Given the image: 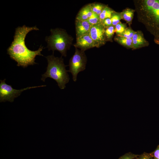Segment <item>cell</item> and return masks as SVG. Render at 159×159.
Segmentation results:
<instances>
[{
    "label": "cell",
    "mask_w": 159,
    "mask_h": 159,
    "mask_svg": "<svg viewBox=\"0 0 159 159\" xmlns=\"http://www.w3.org/2000/svg\"><path fill=\"white\" fill-rule=\"evenodd\" d=\"M39 30L36 26L29 27L25 25L16 28L14 40L7 52L11 58L17 62V66L26 68L33 65L37 64L35 62L37 56H43L41 54L43 47L40 46L37 50L33 51L29 49L25 43V38L29 32Z\"/></svg>",
    "instance_id": "obj_1"
},
{
    "label": "cell",
    "mask_w": 159,
    "mask_h": 159,
    "mask_svg": "<svg viewBox=\"0 0 159 159\" xmlns=\"http://www.w3.org/2000/svg\"><path fill=\"white\" fill-rule=\"evenodd\" d=\"M138 21L142 24L159 45V0H135Z\"/></svg>",
    "instance_id": "obj_2"
},
{
    "label": "cell",
    "mask_w": 159,
    "mask_h": 159,
    "mask_svg": "<svg viewBox=\"0 0 159 159\" xmlns=\"http://www.w3.org/2000/svg\"><path fill=\"white\" fill-rule=\"evenodd\" d=\"M46 58L48 62L47 71L42 75L41 80L44 82L47 78L50 77L57 82L60 89H64L70 79L68 71L66 69L67 66L64 65L63 59L55 57L53 54L47 56Z\"/></svg>",
    "instance_id": "obj_3"
},
{
    "label": "cell",
    "mask_w": 159,
    "mask_h": 159,
    "mask_svg": "<svg viewBox=\"0 0 159 159\" xmlns=\"http://www.w3.org/2000/svg\"><path fill=\"white\" fill-rule=\"evenodd\" d=\"M50 32V35L45 38L49 50H52L53 52L58 51L62 56L66 57L67 51L69 49L73 38L63 29H51Z\"/></svg>",
    "instance_id": "obj_4"
},
{
    "label": "cell",
    "mask_w": 159,
    "mask_h": 159,
    "mask_svg": "<svg viewBox=\"0 0 159 159\" xmlns=\"http://www.w3.org/2000/svg\"><path fill=\"white\" fill-rule=\"evenodd\" d=\"M87 60L84 51L75 48V53L69 60V69L68 71L72 74L74 82L77 80L78 73L85 69Z\"/></svg>",
    "instance_id": "obj_5"
},
{
    "label": "cell",
    "mask_w": 159,
    "mask_h": 159,
    "mask_svg": "<svg viewBox=\"0 0 159 159\" xmlns=\"http://www.w3.org/2000/svg\"><path fill=\"white\" fill-rule=\"evenodd\" d=\"M6 79L1 80L0 83V102L6 101L13 102L15 98L19 96L21 92L24 90L32 88L46 86L42 85L37 86L28 87L21 90H16L13 88L11 85L5 83Z\"/></svg>",
    "instance_id": "obj_6"
},
{
    "label": "cell",
    "mask_w": 159,
    "mask_h": 159,
    "mask_svg": "<svg viewBox=\"0 0 159 159\" xmlns=\"http://www.w3.org/2000/svg\"><path fill=\"white\" fill-rule=\"evenodd\" d=\"M105 28L101 22L91 26L88 34L94 41L95 47L99 48L107 42L105 36Z\"/></svg>",
    "instance_id": "obj_7"
},
{
    "label": "cell",
    "mask_w": 159,
    "mask_h": 159,
    "mask_svg": "<svg viewBox=\"0 0 159 159\" xmlns=\"http://www.w3.org/2000/svg\"><path fill=\"white\" fill-rule=\"evenodd\" d=\"M74 46L75 48H80L81 50L84 52L95 47L94 41L88 34L76 38V42Z\"/></svg>",
    "instance_id": "obj_8"
},
{
    "label": "cell",
    "mask_w": 159,
    "mask_h": 159,
    "mask_svg": "<svg viewBox=\"0 0 159 159\" xmlns=\"http://www.w3.org/2000/svg\"><path fill=\"white\" fill-rule=\"evenodd\" d=\"M132 49H135L148 46L149 43L145 38L142 32L135 31L132 38Z\"/></svg>",
    "instance_id": "obj_9"
},
{
    "label": "cell",
    "mask_w": 159,
    "mask_h": 159,
    "mask_svg": "<svg viewBox=\"0 0 159 159\" xmlns=\"http://www.w3.org/2000/svg\"><path fill=\"white\" fill-rule=\"evenodd\" d=\"M75 26L76 38L88 34L91 27L87 20H75Z\"/></svg>",
    "instance_id": "obj_10"
},
{
    "label": "cell",
    "mask_w": 159,
    "mask_h": 159,
    "mask_svg": "<svg viewBox=\"0 0 159 159\" xmlns=\"http://www.w3.org/2000/svg\"><path fill=\"white\" fill-rule=\"evenodd\" d=\"M92 14L90 4H88L82 7L77 15L76 19L80 21H87Z\"/></svg>",
    "instance_id": "obj_11"
},
{
    "label": "cell",
    "mask_w": 159,
    "mask_h": 159,
    "mask_svg": "<svg viewBox=\"0 0 159 159\" xmlns=\"http://www.w3.org/2000/svg\"><path fill=\"white\" fill-rule=\"evenodd\" d=\"M135 12V9L127 8L121 12L122 19L125 20L130 26L132 24Z\"/></svg>",
    "instance_id": "obj_12"
},
{
    "label": "cell",
    "mask_w": 159,
    "mask_h": 159,
    "mask_svg": "<svg viewBox=\"0 0 159 159\" xmlns=\"http://www.w3.org/2000/svg\"><path fill=\"white\" fill-rule=\"evenodd\" d=\"M114 40L118 44L127 48L132 49V39L116 35L114 37Z\"/></svg>",
    "instance_id": "obj_13"
},
{
    "label": "cell",
    "mask_w": 159,
    "mask_h": 159,
    "mask_svg": "<svg viewBox=\"0 0 159 159\" xmlns=\"http://www.w3.org/2000/svg\"><path fill=\"white\" fill-rule=\"evenodd\" d=\"M116 12L115 11L106 6L103 9L99 15L100 22L106 18H110L112 14Z\"/></svg>",
    "instance_id": "obj_14"
},
{
    "label": "cell",
    "mask_w": 159,
    "mask_h": 159,
    "mask_svg": "<svg viewBox=\"0 0 159 159\" xmlns=\"http://www.w3.org/2000/svg\"><path fill=\"white\" fill-rule=\"evenodd\" d=\"M92 13L100 15L104 8L107 6L99 3H94L90 4Z\"/></svg>",
    "instance_id": "obj_15"
},
{
    "label": "cell",
    "mask_w": 159,
    "mask_h": 159,
    "mask_svg": "<svg viewBox=\"0 0 159 159\" xmlns=\"http://www.w3.org/2000/svg\"><path fill=\"white\" fill-rule=\"evenodd\" d=\"M115 33V26L112 25L105 29V34L107 42H112V38Z\"/></svg>",
    "instance_id": "obj_16"
},
{
    "label": "cell",
    "mask_w": 159,
    "mask_h": 159,
    "mask_svg": "<svg viewBox=\"0 0 159 159\" xmlns=\"http://www.w3.org/2000/svg\"><path fill=\"white\" fill-rule=\"evenodd\" d=\"M110 19L112 21V25L115 26L120 22V20L121 19H122L121 12H117L116 11L113 13Z\"/></svg>",
    "instance_id": "obj_17"
},
{
    "label": "cell",
    "mask_w": 159,
    "mask_h": 159,
    "mask_svg": "<svg viewBox=\"0 0 159 159\" xmlns=\"http://www.w3.org/2000/svg\"><path fill=\"white\" fill-rule=\"evenodd\" d=\"M115 26V33L117 36L121 34L127 27L126 24L122 23L121 22Z\"/></svg>",
    "instance_id": "obj_18"
},
{
    "label": "cell",
    "mask_w": 159,
    "mask_h": 159,
    "mask_svg": "<svg viewBox=\"0 0 159 159\" xmlns=\"http://www.w3.org/2000/svg\"><path fill=\"white\" fill-rule=\"evenodd\" d=\"M135 32V31H134L130 26L128 27H127L123 33L118 36L122 37L132 39Z\"/></svg>",
    "instance_id": "obj_19"
},
{
    "label": "cell",
    "mask_w": 159,
    "mask_h": 159,
    "mask_svg": "<svg viewBox=\"0 0 159 159\" xmlns=\"http://www.w3.org/2000/svg\"><path fill=\"white\" fill-rule=\"evenodd\" d=\"M87 21L91 26L100 22L99 15L93 13Z\"/></svg>",
    "instance_id": "obj_20"
},
{
    "label": "cell",
    "mask_w": 159,
    "mask_h": 159,
    "mask_svg": "<svg viewBox=\"0 0 159 159\" xmlns=\"http://www.w3.org/2000/svg\"><path fill=\"white\" fill-rule=\"evenodd\" d=\"M138 155L129 152L121 156L118 159H136Z\"/></svg>",
    "instance_id": "obj_21"
},
{
    "label": "cell",
    "mask_w": 159,
    "mask_h": 159,
    "mask_svg": "<svg viewBox=\"0 0 159 159\" xmlns=\"http://www.w3.org/2000/svg\"><path fill=\"white\" fill-rule=\"evenodd\" d=\"M136 159H153V158L150 153L144 152L140 155H138Z\"/></svg>",
    "instance_id": "obj_22"
},
{
    "label": "cell",
    "mask_w": 159,
    "mask_h": 159,
    "mask_svg": "<svg viewBox=\"0 0 159 159\" xmlns=\"http://www.w3.org/2000/svg\"><path fill=\"white\" fill-rule=\"evenodd\" d=\"M101 23L105 29L112 25L110 18H106L104 19L102 22Z\"/></svg>",
    "instance_id": "obj_23"
},
{
    "label": "cell",
    "mask_w": 159,
    "mask_h": 159,
    "mask_svg": "<svg viewBox=\"0 0 159 159\" xmlns=\"http://www.w3.org/2000/svg\"><path fill=\"white\" fill-rule=\"evenodd\" d=\"M150 153L153 159H159V145L155 150Z\"/></svg>",
    "instance_id": "obj_24"
}]
</instances>
